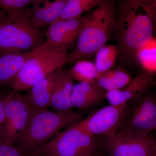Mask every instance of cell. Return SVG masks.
Instances as JSON below:
<instances>
[{
	"label": "cell",
	"mask_w": 156,
	"mask_h": 156,
	"mask_svg": "<svg viewBox=\"0 0 156 156\" xmlns=\"http://www.w3.org/2000/svg\"><path fill=\"white\" fill-rule=\"evenodd\" d=\"M156 20V1L128 0L122 2L116 14L113 31L118 56L124 63L137 62L140 50L153 37Z\"/></svg>",
	"instance_id": "1"
},
{
	"label": "cell",
	"mask_w": 156,
	"mask_h": 156,
	"mask_svg": "<svg viewBox=\"0 0 156 156\" xmlns=\"http://www.w3.org/2000/svg\"><path fill=\"white\" fill-rule=\"evenodd\" d=\"M81 112L32 108L28 123L16 142L17 147L27 156L42 154L45 146L63 128L79 122Z\"/></svg>",
	"instance_id": "2"
},
{
	"label": "cell",
	"mask_w": 156,
	"mask_h": 156,
	"mask_svg": "<svg viewBox=\"0 0 156 156\" xmlns=\"http://www.w3.org/2000/svg\"><path fill=\"white\" fill-rule=\"evenodd\" d=\"M116 11L110 1H101L89 16L85 18L75 48L68 53L69 63L95 56L106 45L113 31Z\"/></svg>",
	"instance_id": "3"
},
{
	"label": "cell",
	"mask_w": 156,
	"mask_h": 156,
	"mask_svg": "<svg viewBox=\"0 0 156 156\" xmlns=\"http://www.w3.org/2000/svg\"><path fill=\"white\" fill-rule=\"evenodd\" d=\"M67 51L44 43L32 50L29 57L11 84L15 91L31 88L69 64Z\"/></svg>",
	"instance_id": "4"
},
{
	"label": "cell",
	"mask_w": 156,
	"mask_h": 156,
	"mask_svg": "<svg viewBox=\"0 0 156 156\" xmlns=\"http://www.w3.org/2000/svg\"><path fill=\"white\" fill-rule=\"evenodd\" d=\"M31 10L26 8L7 14L0 37V53L30 51L44 43L40 28L32 23Z\"/></svg>",
	"instance_id": "5"
},
{
	"label": "cell",
	"mask_w": 156,
	"mask_h": 156,
	"mask_svg": "<svg viewBox=\"0 0 156 156\" xmlns=\"http://www.w3.org/2000/svg\"><path fill=\"white\" fill-rule=\"evenodd\" d=\"M95 136L80 121L60 131L45 146L43 156H90L97 150Z\"/></svg>",
	"instance_id": "6"
},
{
	"label": "cell",
	"mask_w": 156,
	"mask_h": 156,
	"mask_svg": "<svg viewBox=\"0 0 156 156\" xmlns=\"http://www.w3.org/2000/svg\"><path fill=\"white\" fill-rule=\"evenodd\" d=\"M132 108H126L118 133L149 135L156 131V95H141Z\"/></svg>",
	"instance_id": "7"
},
{
	"label": "cell",
	"mask_w": 156,
	"mask_h": 156,
	"mask_svg": "<svg viewBox=\"0 0 156 156\" xmlns=\"http://www.w3.org/2000/svg\"><path fill=\"white\" fill-rule=\"evenodd\" d=\"M108 156H156V141L149 135L117 133L105 137Z\"/></svg>",
	"instance_id": "8"
},
{
	"label": "cell",
	"mask_w": 156,
	"mask_h": 156,
	"mask_svg": "<svg viewBox=\"0 0 156 156\" xmlns=\"http://www.w3.org/2000/svg\"><path fill=\"white\" fill-rule=\"evenodd\" d=\"M32 108L25 96L11 93L8 95L5 105V120L3 141L14 145L26 127Z\"/></svg>",
	"instance_id": "9"
},
{
	"label": "cell",
	"mask_w": 156,
	"mask_h": 156,
	"mask_svg": "<svg viewBox=\"0 0 156 156\" xmlns=\"http://www.w3.org/2000/svg\"><path fill=\"white\" fill-rule=\"evenodd\" d=\"M127 104L119 105H110L102 108L80 121L81 124L93 136L105 137L112 136L118 133Z\"/></svg>",
	"instance_id": "10"
},
{
	"label": "cell",
	"mask_w": 156,
	"mask_h": 156,
	"mask_svg": "<svg viewBox=\"0 0 156 156\" xmlns=\"http://www.w3.org/2000/svg\"><path fill=\"white\" fill-rule=\"evenodd\" d=\"M85 19L80 16L53 23L46 33L45 43L67 51L72 50L76 43Z\"/></svg>",
	"instance_id": "11"
},
{
	"label": "cell",
	"mask_w": 156,
	"mask_h": 156,
	"mask_svg": "<svg viewBox=\"0 0 156 156\" xmlns=\"http://www.w3.org/2000/svg\"><path fill=\"white\" fill-rule=\"evenodd\" d=\"M154 82V73L143 72L132 79L131 82L122 89L106 92L105 98L111 105L127 104L129 100L140 97L153 85Z\"/></svg>",
	"instance_id": "12"
},
{
	"label": "cell",
	"mask_w": 156,
	"mask_h": 156,
	"mask_svg": "<svg viewBox=\"0 0 156 156\" xmlns=\"http://www.w3.org/2000/svg\"><path fill=\"white\" fill-rule=\"evenodd\" d=\"M106 91L100 88L96 82L79 83L74 86L71 102L73 108L85 109L94 106L105 99Z\"/></svg>",
	"instance_id": "13"
},
{
	"label": "cell",
	"mask_w": 156,
	"mask_h": 156,
	"mask_svg": "<svg viewBox=\"0 0 156 156\" xmlns=\"http://www.w3.org/2000/svg\"><path fill=\"white\" fill-rule=\"evenodd\" d=\"M70 72L62 69L55 83L50 107L56 112L72 110L71 96L74 85Z\"/></svg>",
	"instance_id": "14"
},
{
	"label": "cell",
	"mask_w": 156,
	"mask_h": 156,
	"mask_svg": "<svg viewBox=\"0 0 156 156\" xmlns=\"http://www.w3.org/2000/svg\"><path fill=\"white\" fill-rule=\"evenodd\" d=\"M62 69L51 74L31 88L25 97L32 108L42 109L50 106L55 83Z\"/></svg>",
	"instance_id": "15"
},
{
	"label": "cell",
	"mask_w": 156,
	"mask_h": 156,
	"mask_svg": "<svg viewBox=\"0 0 156 156\" xmlns=\"http://www.w3.org/2000/svg\"><path fill=\"white\" fill-rule=\"evenodd\" d=\"M31 51L0 53V85L11 84L29 57Z\"/></svg>",
	"instance_id": "16"
},
{
	"label": "cell",
	"mask_w": 156,
	"mask_h": 156,
	"mask_svg": "<svg viewBox=\"0 0 156 156\" xmlns=\"http://www.w3.org/2000/svg\"><path fill=\"white\" fill-rule=\"evenodd\" d=\"M132 80L130 75L121 68L110 69L96 79L95 82L105 91L122 89Z\"/></svg>",
	"instance_id": "17"
},
{
	"label": "cell",
	"mask_w": 156,
	"mask_h": 156,
	"mask_svg": "<svg viewBox=\"0 0 156 156\" xmlns=\"http://www.w3.org/2000/svg\"><path fill=\"white\" fill-rule=\"evenodd\" d=\"M102 0H68L58 20H66L80 17L83 13L89 11Z\"/></svg>",
	"instance_id": "18"
},
{
	"label": "cell",
	"mask_w": 156,
	"mask_h": 156,
	"mask_svg": "<svg viewBox=\"0 0 156 156\" xmlns=\"http://www.w3.org/2000/svg\"><path fill=\"white\" fill-rule=\"evenodd\" d=\"M118 55V48L115 45H105L98 50L95 55V63L98 77L111 69Z\"/></svg>",
	"instance_id": "19"
},
{
	"label": "cell",
	"mask_w": 156,
	"mask_h": 156,
	"mask_svg": "<svg viewBox=\"0 0 156 156\" xmlns=\"http://www.w3.org/2000/svg\"><path fill=\"white\" fill-rule=\"evenodd\" d=\"M69 72L73 79L79 83H93L98 77L95 63L87 60L76 62Z\"/></svg>",
	"instance_id": "20"
},
{
	"label": "cell",
	"mask_w": 156,
	"mask_h": 156,
	"mask_svg": "<svg viewBox=\"0 0 156 156\" xmlns=\"http://www.w3.org/2000/svg\"><path fill=\"white\" fill-rule=\"evenodd\" d=\"M137 62L141 64L145 71L154 73L156 72V40L153 38L149 44L140 50Z\"/></svg>",
	"instance_id": "21"
},
{
	"label": "cell",
	"mask_w": 156,
	"mask_h": 156,
	"mask_svg": "<svg viewBox=\"0 0 156 156\" xmlns=\"http://www.w3.org/2000/svg\"><path fill=\"white\" fill-rule=\"evenodd\" d=\"M51 2L48 0H35L32 4L31 20L34 27L40 28L44 26L48 7Z\"/></svg>",
	"instance_id": "22"
},
{
	"label": "cell",
	"mask_w": 156,
	"mask_h": 156,
	"mask_svg": "<svg viewBox=\"0 0 156 156\" xmlns=\"http://www.w3.org/2000/svg\"><path fill=\"white\" fill-rule=\"evenodd\" d=\"M68 0H56L51 2L48 7L44 26L51 25L57 21L64 9Z\"/></svg>",
	"instance_id": "23"
},
{
	"label": "cell",
	"mask_w": 156,
	"mask_h": 156,
	"mask_svg": "<svg viewBox=\"0 0 156 156\" xmlns=\"http://www.w3.org/2000/svg\"><path fill=\"white\" fill-rule=\"evenodd\" d=\"M35 0H0V9L7 14L22 11L33 4Z\"/></svg>",
	"instance_id": "24"
},
{
	"label": "cell",
	"mask_w": 156,
	"mask_h": 156,
	"mask_svg": "<svg viewBox=\"0 0 156 156\" xmlns=\"http://www.w3.org/2000/svg\"><path fill=\"white\" fill-rule=\"evenodd\" d=\"M0 156H27L22 152L17 147L0 142Z\"/></svg>",
	"instance_id": "25"
},
{
	"label": "cell",
	"mask_w": 156,
	"mask_h": 156,
	"mask_svg": "<svg viewBox=\"0 0 156 156\" xmlns=\"http://www.w3.org/2000/svg\"><path fill=\"white\" fill-rule=\"evenodd\" d=\"M8 95H5L0 93V142L3 140L4 135L5 117V105Z\"/></svg>",
	"instance_id": "26"
},
{
	"label": "cell",
	"mask_w": 156,
	"mask_h": 156,
	"mask_svg": "<svg viewBox=\"0 0 156 156\" xmlns=\"http://www.w3.org/2000/svg\"><path fill=\"white\" fill-rule=\"evenodd\" d=\"M6 16H7V14H6V12H5V11H3L0 14V37H1L2 28L3 26L5 23Z\"/></svg>",
	"instance_id": "27"
},
{
	"label": "cell",
	"mask_w": 156,
	"mask_h": 156,
	"mask_svg": "<svg viewBox=\"0 0 156 156\" xmlns=\"http://www.w3.org/2000/svg\"><path fill=\"white\" fill-rule=\"evenodd\" d=\"M90 156H104L102 155H101L100 154H97V153H96V151L94 153L92 154Z\"/></svg>",
	"instance_id": "28"
},
{
	"label": "cell",
	"mask_w": 156,
	"mask_h": 156,
	"mask_svg": "<svg viewBox=\"0 0 156 156\" xmlns=\"http://www.w3.org/2000/svg\"></svg>",
	"instance_id": "29"
},
{
	"label": "cell",
	"mask_w": 156,
	"mask_h": 156,
	"mask_svg": "<svg viewBox=\"0 0 156 156\" xmlns=\"http://www.w3.org/2000/svg\"></svg>",
	"instance_id": "30"
}]
</instances>
